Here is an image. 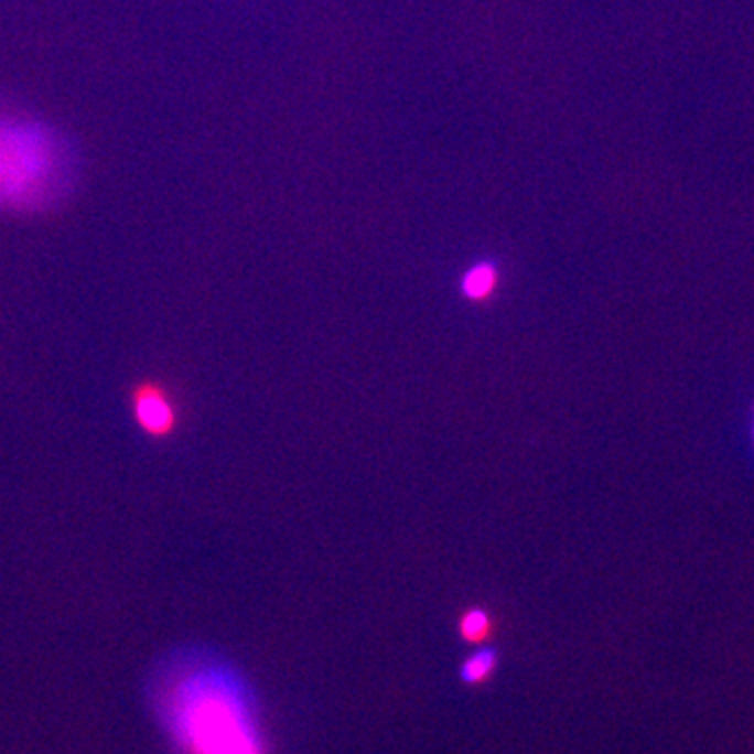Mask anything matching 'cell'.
<instances>
[{
    "mask_svg": "<svg viewBox=\"0 0 754 754\" xmlns=\"http://www.w3.org/2000/svg\"><path fill=\"white\" fill-rule=\"evenodd\" d=\"M149 698L181 754H267L254 691L209 649H172L158 660Z\"/></svg>",
    "mask_w": 754,
    "mask_h": 754,
    "instance_id": "cell-1",
    "label": "cell"
},
{
    "mask_svg": "<svg viewBox=\"0 0 754 754\" xmlns=\"http://www.w3.org/2000/svg\"><path fill=\"white\" fill-rule=\"evenodd\" d=\"M74 164L62 134L30 118L0 114V209L42 212L65 200Z\"/></svg>",
    "mask_w": 754,
    "mask_h": 754,
    "instance_id": "cell-2",
    "label": "cell"
},
{
    "mask_svg": "<svg viewBox=\"0 0 754 754\" xmlns=\"http://www.w3.org/2000/svg\"><path fill=\"white\" fill-rule=\"evenodd\" d=\"M130 413L137 428L151 439H166L179 423L174 402L155 384H143L132 390Z\"/></svg>",
    "mask_w": 754,
    "mask_h": 754,
    "instance_id": "cell-3",
    "label": "cell"
},
{
    "mask_svg": "<svg viewBox=\"0 0 754 754\" xmlns=\"http://www.w3.org/2000/svg\"><path fill=\"white\" fill-rule=\"evenodd\" d=\"M499 283V271L493 262H478L472 269L463 272L461 277V293L470 302H484L488 300Z\"/></svg>",
    "mask_w": 754,
    "mask_h": 754,
    "instance_id": "cell-4",
    "label": "cell"
},
{
    "mask_svg": "<svg viewBox=\"0 0 754 754\" xmlns=\"http://www.w3.org/2000/svg\"><path fill=\"white\" fill-rule=\"evenodd\" d=\"M497 651L493 648L476 649L472 656H467L461 665V681L467 686H482L486 683L495 670H497Z\"/></svg>",
    "mask_w": 754,
    "mask_h": 754,
    "instance_id": "cell-5",
    "label": "cell"
},
{
    "mask_svg": "<svg viewBox=\"0 0 754 754\" xmlns=\"http://www.w3.org/2000/svg\"><path fill=\"white\" fill-rule=\"evenodd\" d=\"M457 631H460V637L463 642L478 646V644L486 642L491 637V633H493V618H491V614L484 607H467L460 616Z\"/></svg>",
    "mask_w": 754,
    "mask_h": 754,
    "instance_id": "cell-6",
    "label": "cell"
}]
</instances>
